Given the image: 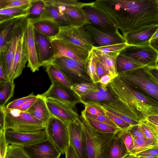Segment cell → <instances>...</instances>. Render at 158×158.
Returning <instances> with one entry per match:
<instances>
[{"label":"cell","mask_w":158,"mask_h":158,"mask_svg":"<svg viewBox=\"0 0 158 158\" xmlns=\"http://www.w3.org/2000/svg\"><path fill=\"white\" fill-rule=\"evenodd\" d=\"M92 6L124 35L158 25V0H97Z\"/></svg>","instance_id":"obj_1"},{"label":"cell","mask_w":158,"mask_h":158,"mask_svg":"<svg viewBox=\"0 0 158 158\" xmlns=\"http://www.w3.org/2000/svg\"><path fill=\"white\" fill-rule=\"evenodd\" d=\"M116 99L127 102L141 115L143 119L152 115H158V102L154 99L134 89L118 76L107 85Z\"/></svg>","instance_id":"obj_2"},{"label":"cell","mask_w":158,"mask_h":158,"mask_svg":"<svg viewBox=\"0 0 158 158\" xmlns=\"http://www.w3.org/2000/svg\"><path fill=\"white\" fill-rule=\"evenodd\" d=\"M85 135L88 158H108L112 141L117 133H107L92 127L81 115L79 116Z\"/></svg>","instance_id":"obj_3"},{"label":"cell","mask_w":158,"mask_h":158,"mask_svg":"<svg viewBox=\"0 0 158 158\" xmlns=\"http://www.w3.org/2000/svg\"><path fill=\"white\" fill-rule=\"evenodd\" d=\"M5 129L21 132H33L44 130L45 125L29 113L16 109H5Z\"/></svg>","instance_id":"obj_4"},{"label":"cell","mask_w":158,"mask_h":158,"mask_svg":"<svg viewBox=\"0 0 158 158\" xmlns=\"http://www.w3.org/2000/svg\"><path fill=\"white\" fill-rule=\"evenodd\" d=\"M83 104L104 109L132 126L139 125L143 119L132 106L121 99L115 98L111 101L90 102Z\"/></svg>","instance_id":"obj_5"},{"label":"cell","mask_w":158,"mask_h":158,"mask_svg":"<svg viewBox=\"0 0 158 158\" xmlns=\"http://www.w3.org/2000/svg\"><path fill=\"white\" fill-rule=\"evenodd\" d=\"M118 76L135 90L158 101V83L154 82L148 74L145 67L118 73Z\"/></svg>","instance_id":"obj_6"},{"label":"cell","mask_w":158,"mask_h":158,"mask_svg":"<svg viewBox=\"0 0 158 158\" xmlns=\"http://www.w3.org/2000/svg\"><path fill=\"white\" fill-rule=\"evenodd\" d=\"M50 64L55 65L61 71L73 85L92 82L86 73L87 61H81L62 57L54 59Z\"/></svg>","instance_id":"obj_7"},{"label":"cell","mask_w":158,"mask_h":158,"mask_svg":"<svg viewBox=\"0 0 158 158\" xmlns=\"http://www.w3.org/2000/svg\"><path fill=\"white\" fill-rule=\"evenodd\" d=\"M27 18H21L17 23L3 52L0 54V60L6 81H9L12 62L17 46L23 33Z\"/></svg>","instance_id":"obj_8"},{"label":"cell","mask_w":158,"mask_h":158,"mask_svg":"<svg viewBox=\"0 0 158 158\" xmlns=\"http://www.w3.org/2000/svg\"><path fill=\"white\" fill-rule=\"evenodd\" d=\"M119 54L144 67H158V51L149 44L127 45Z\"/></svg>","instance_id":"obj_9"},{"label":"cell","mask_w":158,"mask_h":158,"mask_svg":"<svg viewBox=\"0 0 158 158\" xmlns=\"http://www.w3.org/2000/svg\"><path fill=\"white\" fill-rule=\"evenodd\" d=\"M44 130L47 138L61 154H64L66 149L69 144L68 125L56 118L51 116L45 125Z\"/></svg>","instance_id":"obj_10"},{"label":"cell","mask_w":158,"mask_h":158,"mask_svg":"<svg viewBox=\"0 0 158 158\" xmlns=\"http://www.w3.org/2000/svg\"><path fill=\"white\" fill-rule=\"evenodd\" d=\"M53 38L67 41L89 52L94 46L91 37L83 26H69L60 27L58 33Z\"/></svg>","instance_id":"obj_11"},{"label":"cell","mask_w":158,"mask_h":158,"mask_svg":"<svg viewBox=\"0 0 158 158\" xmlns=\"http://www.w3.org/2000/svg\"><path fill=\"white\" fill-rule=\"evenodd\" d=\"M50 39L54 59L64 57L81 61H87L90 52L63 40Z\"/></svg>","instance_id":"obj_12"},{"label":"cell","mask_w":158,"mask_h":158,"mask_svg":"<svg viewBox=\"0 0 158 158\" xmlns=\"http://www.w3.org/2000/svg\"><path fill=\"white\" fill-rule=\"evenodd\" d=\"M68 126L69 144L79 158H88L85 137L79 116L70 122Z\"/></svg>","instance_id":"obj_13"},{"label":"cell","mask_w":158,"mask_h":158,"mask_svg":"<svg viewBox=\"0 0 158 158\" xmlns=\"http://www.w3.org/2000/svg\"><path fill=\"white\" fill-rule=\"evenodd\" d=\"M41 96L64 103L72 108L81 103L80 97L71 87L59 84H51L48 90Z\"/></svg>","instance_id":"obj_14"},{"label":"cell","mask_w":158,"mask_h":158,"mask_svg":"<svg viewBox=\"0 0 158 158\" xmlns=\"http://www.w3.org/2000/svg\"><path fill=\"white\" fill-rule=\"evenodd\" d=\"M83 27L91 37L94 47H102L126 43L123 37L119 31L109 32L90 24L85 25Z\"/></svg>","instance_id":"obj_15"},{"label":"cell","mask_w":158,"mask_h":158,"mask_svg":"<svg viewBox=\"0 0 158 158\" xmlns=\"http://www.w3.org/2000/svg\"><path fill=\"white\" fill-rule=\"evenodd\" d=\"M23 36L28 56L27 67L34 73L41 67L39 62L35 37V29L32 20L27 18Z\"/></svg>","instance_id":"obj_16"},{"label":"cell","mask_w":158,"mask_h":158,"mask_svg":"<svg viewBox=\"0 0 158 158\" xmlns=\"http://www.w3.org/2000/svg\"><path fill=\"white\" fill-rule=\"evenodd\" d=\"M5 137L7 145L15 144L22 146L30 145L47 139L44 129L29 132L5 130Z\"/></svg>","instance_id":"obj_17"},{"label":"cell","mask_w":158,"mask_h":158,"mask_svg":"<svg viewBox=\"0 0 158 158\" xmlns=\"http://www.w3.org/2000/svg\"><path fill=\"white\" fill-rule=\"evenodd\" d=\"M23 148L30 158H60L61 154L48 138Z\"/></svg>","instance_id":"obj_18"},{"label":"cell","mask_w":158,"mask_h":158,"mask_svg":"<svg viewBox=\"0 0 158 158\" xmlns=\"http://www.w3.org/2000/svg\"><path fill=\"white\" fill-rule=\"evenodd\" d=\"M45 99L51 116L59 119L67 125L79 117L78 114L69 106L53 99Z\"/></svg>","instance_id":"obj_19"},{"label":"cell","mask_w":158,"mask_h":158,"mask_svg":"<svg viewBox=\"0 0 158 158\" xmlns=\"http://www.w3.org/2000/svg\"><path fill=\"white\" fill-rule=\"evenodd\" d=\"M92 5V2H89L82 8L89 24L109 32L118 31V29L113 24Z\"/></svg>","instance_id":"obj_20"},{"label":"cell","mask_w":158,"mask_h":158,"mask_svg":"<svg viewBox=\"0 0 158 158\" xmlns=\"http://www.w3.org/2000/svg\"><path fill=\"white\" fill-rule=\"evenodd\" d=\"M35 37L39 62L41 66L45 67L54 59L51 39L35 29Z\"/></svg>","instance_id":"obj_21"},{"label":"cell","mask_w":158,"mask_h":158,"mask_svg":"<svg viewBox=\"0 0 158 158\" xmlns=\"http://www.w3.org/2000/svg\"><path fill=\"white\" fill-rule=\"evenodd\" d=\"M52 4L57 7L59 12L71 26L83 27L85 25L89 24L82 8L72 6Z\"/></svg>","instance_id":"obj_22"},{"label":"cell","mask_w":158,"mask_h":158,"mask_svg":"<svg viewBox=\"0 0 158 158\" xmlns=\"http://www.w3.org/2000/svg\"><path fill=\"white\" fill-rule=\"evenodd\" d=\"M28 60L23 34L14 56L9 81H14L15 79L21 74Z\"/></svg>","instance_id":"obj_23"},{"label":"cell","mask_w":158,"mask_h":158,"mask_svg":"<svg viewBox=\"0 0 158 158\" xmlns=\"http://www.w3.org/2000/svg\"><path fill=\"white\" fill-rule=\"evenodd\" d=\"M44 10L38 19L32 20V22L46 20L52 22L59 27L71 26L70 23L60 13L57 7L54 5L45 2Z\"/></svg>","instance_id":"obj_24"},{"label":"cell","mask_w":158,"mask_h":158,"mask_svg":"<svg viewBox=\"0 0 158 158\" xmlns=\"http://www.w3.org/2000/svg\"><path fill=\"white\" fill-rule=\"evenodd\" d=\"M158 30V25L126 34L123 36L128 45H141L149 43L153 34Z\"/></svg>","instance_id":"obj_25"},{"label":"cell","mask_w":158,"mask_h":158,"mask_svg":"<svg viewBox=\"0 0 158 158\" xmlns=\"http://www.w3.org/2000/svg\"><path fill=\"white\" fill-rule=\"evenodd\" d=\"M81 103L111 101L115 99L110 93L107 85L98 83V88L80 97Z\"/></svg>","instance_id":"obj_26"},{"label":"cell","mask_w":158,"mask_h":158,"mask_svg":"<svg viewBox=\"0 0 158 158\" xmlns=\"http://www.w3.org/2000/svg\"><path fill=\"white\" fill-rule=\"evenodd\" d=\"M38 98L32 106L24 111L42 121L45 125L51 115L47 106L44 98L37 94Z\"/></svg>","instance_id":"obj_27"},{"label":"cell","mask_w":158,"mask_h":158,"mask_svg":"<svg viewBox=\"0 0 158 158\" xmlns=\"http://www.w3.org/2000/svg\"><path fill=\"white\" fill-rule=\"evenodd\" d=\"M22 17H14L0 22V54L4 51L17 23Z\"/></svg>","instance_id":"obj_28"},{"label":"cell","mask_w":158,"mask_h":158,"mask_svg":"<svg viewBox=\"0 0 158 158\" xmlns=\"http://www.w3.org/2000/svg\"><path fill=\"white\" fill-rule=\"evenodd\" d=\"M45 67L52 84H59L71 87L73 84L64 73L55 65L50 64Z\"/></svg>","instance_id":"obj_29"},{"label":"cell","mask_w":158,"mask_h":158,"mask_svg":"<svg viewBox=\"0 0 158 158\" xmlns=\"http://www.w3.org/2000/svg\"><path fill=\"white\" fill-rule=\"evenodd\" d=\"M129 155L122 139L116 134L110 145L108 158H125Z\"/></svg>","instance_id":"obj_30"},{"label":"cell","mask_w":158,"mask_h":158,"mask_svg":"<svg viewBox=\"0 0 158 158\" xmlns=\"http://www.w3.org/2000/svg\"><path fill=\"white\" fill-rule=\"evenodd\" d=\"M34 29L48 38H54L59 33V27L54 23L46 20L32 22Z\"/></svg>","instance_id":"obj_31"},{"label":"cell","mask_w":158,"mask_h":158,"mask_svg":"<svg viewBox=\"0 0 158 158\" xmlns=\"http://www.w3.org/2000/svg\"><path fill=\"white\" fill-rule=\"evenodd\" d=\"M116 67L118 73L127 72L136 69L144 67L141 65L119 53L117 57Z\"/></svg>","instance_id":"obj_32"},{"label":"cell","mask_w":158,"mask_h":158,"mask_svg":"<svg viewBox=\"0 0 158 158\" xmlns=\"http://www.w3.org/2000/svg\"><path fill=\"white\" fill-rule=\"evenodd\" d=\"M133 138V145L129 155H133L146 150L158 148V142L146 138Z\"/></svg>","instance_id":"obj_33"},{"label":"cell","mask_w":158,"mask_h":158,"mask_svg":"<svg viewBox=\"0 0 158 158\" xmlns=\"http://www.w3.org/2000/svg\"><path fill=\"white\" fill-rule=\"evenodd\" d=\"M15 88L14 81H5L0 82V107L5 106L13 96Z\"/></svg>","instance_id":"obj_34"},{"label":"cell","mask_w":158,"mask_h":158,"mask_svg":"<svg viewBox=\"0 0 158 158\" xmlns=\"http://www.w3.org/2000/svg\"><path fill=\"white\" fill-rule=\"evenodd\" d=\"M97 55L100 61L107 69L110 75L115 77L118 76L116 67V58L118 55L103 54Z\"/></svg>","instance_id":"obj_35"},{"label":"cell","mask_w":158,"mask_h":158,"mask_svg":"<svg viewBox=\"0 0 158 158\" xmlns=\"http://www.w3.org/2000/svg\"><path fill=\"white\" fill-rule=\"evenodd\" d=\"M127 45L125 43L102 47L93 46L92 49L97 55L103 54L118 55Z\"/></svg>","instance_id":"obj_36"},{"label":"cell","mask_w":158,"mask_h":158,"mask_svg":"<svg viewBox=\"0 0 158 158\" xmlns=\"http://www.w3.org/2000/svg\"><path fill=\"white\" fill-rule=\"evenodd\" d=\"M97 58V56L92 49L89 52L87 60L86 73L92 82L95 83H98V81L96 68Z\"/></svg>","instance_id":"obj_37"},{"label":"cell","mask_w":158,"mask_h":158,"mask_svg":"<svg viewBox=\"0 0 158 158\" xmlns=\"http://www.w3.org/2000/svg\"><path fill=\"white\" fill-rule=\"evenodd\" d=\"M32 1L33 0L31 3L22 6L0 10V15L14 17H27Z\"/></svg>","instance_id":"obj_38"},{"label":"cell","mask_w":158,"mask_h":158,"mask_svg":"<svg viewBox=\"0 0 158 158\" xmlns=\"http://www.w3.org/2000/svg\"><path fill=\"white\" fill-rule=\"evenodd\" d=\"M71 88L80 97L90 92L97 90L98 83L93 82L77 83L73 84Z\"/></svg>","instance_id":"obj_39"},{"label":"cell","mask_w":158,"mask_h":158,"mask_svg":"<svg viewBox=\"0 0 158 158\" xmlns=\"http://www.w3.org/2000/svg\"><path fill=\"white\" fill-rule=\"evenodd\" d=\"M45 5L44 0H33L27 18L32 20L38 19L42 14Z\"/></svg>","instance_id":"obj_40"},{"label":"cell","mask_w":158,"mask_h":158,"mask_svg":"<svg viewBox=\"0 0 158 158\" xmlns=\"http://www.w3.org/2000/svg\"><path fill=\"white\" fill-rule=\"evenodd\" d=\"M81 115L92 127L99 131L107 133H117L121 130L119 128L114 127L105 123L98 122Z\"/></svg>","instance_id":"obj_41"},{"label":"cell","mask_w":158,"mask_h":158,"mask_svg":"<svg viewBox=\"0 0 158 158\" xmlns=\"http://www.w3.org/2000/svg\"><path fill=\"white\" fill-rule=\"evenodd\" d=\"M5 158H30L23 146L15 144L7 145Z\"/></svg>","instance_id":"obj_42"},{"label":"cell","mask_w":158,"mask_h":158,"mask_svg":"<svg viewBox=\"0 0 158 158\" xmlns=\"http://www.w3.org/2000/svg\"><path fill=\"white\" fill-rule=\"evenodd\" d=\"M98 109L102 110L104 112L105 115L115 123L121 130L126 131L132 126L121 118L112 114L106 110L101 108Z\"/></svg>","instance_id":"obj_43"},{"label":"cell","mask_w":158,"mask_h":158,"mask_svg":"<svg viewBox=\"0 0 158 158\" xmlns=\"http://www.w3.org/2000/svg\"><path fill=\"white\" fill-rule=\"evenodd\" d=\"M81 115L88 118L103 123L114 127L119 128L115 123L105 115H93L88 113L84 110L81 111Z\"/></svg>","instance_id":"obj_44"},{"label":"cell","mask_w":158,"mask_h":158,"mask_svg":"<svg viewBox=\"0 0 158 158\" xmlns=\"http://www.w3.org/2000/svg\"><path fill=\"white\" fill-rule=\"evenodd\" d=\"M45 2L52 4L72 6L82 8L89 3H82L74 0H44Z\"/></svg>","instance_id":"obj_45"},{"label":"cell","mask_w":158,"mask_h":158,"mask_svg":"<svg viewBox=\"0 0 158 158\" xmlns=\"http://www.w3.org/2000/svg\"><path fill=\"white\" fill-rule=\"evenodd\" d=\"M139 125L146 138L152 141L158 142V133L154 131L142 121Z\"/></svg>","instance_id":"obj_46"},{"label":"cell","mask_w":158,"mask_h":158,"mask_svg":"<svg viewBox=\"0 0 158 158\" xmlns=\"http://www.w3.org/2000/svg\"><path fill=\"white\" fill-rule=\"evenodd\" d=\"M35 96L36 95L34 94L33 93H32L27 96L14 100L9 103L5 107V109L6 110L13 109L34 98Z\"/></svg>","instance_id":"obj_47"},{"label":"cell","mask_w":158,"mask_h":158,"mask_svg":"<svg viewBox=\"0 0 158 158\" xmlns=\"http://www.w3.org/2000/svg\"><path fill=\"white\" fill-rule=\"evenodd\" d=\"M117 135L122 139L130 154L133 145L134 141L132 136L126 131L122 130L118 132Z\"/></svg>","instance_id":"obj_48"},{"label":"cell","mask_w":158,"mask_h":158,"mask_svg":"<svg viewBox=\"0 0 158 158\" xmlns=\"http://www.w3.org/2000/svg\"><path fill=\"white\" fill-rule=\"evenodd\" d=\"M126 131L131 134L133 138H146L139 124L132 126Z\"/></svg>","instance_id":"obj_49"},{"label":"cell","mask_w":158,"mask_h":158,"mask_svg":"<svg viewBox=\"0 0 158 158\" xmlns=\"http://www.w3.org/2000/svg\"><path fill=\"white\" fill-rule=\"evenodd\" d=\"M5 129L0 131V158H5L7 145L5 137Z\"/></svg>","instance_id":"obj_50"},{"label":"cell","mask_w":158,"mask_h":158,"mask_svg":"<svg viewBox=\"0 0 158 158\" xmlns=\"http://www.w3.org/2000/svg\"><path fill=\"white\" fill-rule=\"evenodd\" d=\"M96 68L98 81L102 77L105 75H110L107 69L100 61L98 57L96 63Z\"/></svg>","instance_id":"obj_51"},{"label":"cell","mask_w":158,"mask_h":158,"mask_svg":"<svg viewBox=\"0 0 158 158\" xmlns=\"http://www.w3.org/2000/svg\"><path fill=\"white\" fill-rule=\"evenodd\" d=\"M134 156H158V148L149 149L134 155Z\"/></svg>","instance_id":"obj_52"},{"label":"cell","mask_w":158,"mask_h":158,"mask_svg":"<svg viewBox=\"0 0 158 158\" xmlns=\"http://www.w3.org/2000/svg\"><path fill=\"white\" fill-rule=\"evenodd\" d=\"M32 1L31 0H10L9 4L4 8L22 6L31 3Z\"/></svg>","instance_id":"obj_53"},{"label":"cell","mask_w":158,"mask_h":158,"mask_svg":"<svg viewBox=\"0 0 158 158\" xmlns=\"http://www.w3.org/2000/svg\"><path fill=\"white\" fill-rule=\"evenodd\" d=\"M38 98L37 95L31 99L13 109H16L21 112H24L29 109L35 102Z\"/></svg>","instance_id":"obj_54"},{"label":"cell","mask_w":158,"mask_h":158,"mask_svg":"<svg viewBox=\"0 0 158 158\" xmlns=\"http://www.w3.org/2000/svg\"><path fill=\"white\" fill-rule=\"evenodd\" d=\"M85 109L84 110L89 114L94 115H105L102 110L89 106L85 105Z\"/></svg>","instance_id":"obj_55"},{"label":"cell","mask_w":158,"mask_h":158,"mask_svg":"<svg viewBox=\"0 0 158 158\" xmlns=\"http://www.w3.org/2000/svg\"><path fill=\"white\" fill-rule=\"evenodd\" d=\"M64 154L65 158H79L70 144L66 149Z\"/></svg>","instance_id":"obj_56"},{"label":"cell","mask_w":158,"mask_h":158,"mask_svg":"<svg viewBox=\"0 0 158 158\" xmlns=\"http://www.w3.org/2000/svg\"><path fill=\"white\" fill-rule=\"evenodd\" d=\"M115 77L110 75H107L102 77L98 81V83L107 85L110 81Z\"/></svg>","instance_id":"obj_57"},{"label":"cell","mask_w":158,"mask_h":158,"mask_svg":"<svg viewBox=\"0 0 158 158\" xmlns=\"http://www.w3.org/2000/svg\"><path fill=\"white\" fill-rule=\"evenodd\" d=\"M5 106L0 107V131L5 129Z\"/></svg>","instance_id":"obj_58"},{"label":"cell","mask_w":158,"mask_h":158,"mask_svg":"<svg viewBox=\"0 0 158 158\" xmlns=\"http://www.w3.org/2000/svg\"><path fill=\"white\" fill-rule=\"evenodd\" d=\"M5 81H6L5 79L4 73L0 60V82Z\"/></svg>","instance_id":"obj_59"},{"label":"cell","mask_w":158,"mask_h":158,"mask_svg":"<svg viewBox=\"0 0 158 158\" xmlns=\"http://www.w3.org/2000/svg\"><path fill=\"white\" fill-rule=\"evenodd\" d=\"M10 1V0H0V10L4 9Z\"/></svg>","instance_id":"obj_60"},{"label":"cell","mask_w":158,"mask_h":158,"mask_svg":"<svg viewBox=\"0 0 158 158\" xmlns=\"http://www.w3.org/2000/svg\"><path fill=\"white\" fill-rule=\"evenodd\" d=\"M14 17H15L0 15V22L13 18Z\"/></svg>","instance_id":"obj_61"},{"label":"cell","mask_w":158,"mask_h":158,"mask_svg":"<svg viewBox=\"0 0 158 158\" xmlns=\"http://www.w3.org/2000/svg\"><path fill=\"white\" fill-rule=\"evenodd\" d=\"M131 158H158V156H139L136 157L132 155H129Z\"/></svg>","instance_id":"obj_62"},{"label":"cell","mask_w":158,"mask_h":158,"mask_svg":"<svg viewBox=\"0 0 158 158\" xmlns=\"http://www.w3.org/2000/svg\"><path fill=\"white\" fill-rule=\"evenodd\" d=\"M131 158L130 157L128 156L126 158Z\"/></svg>","instance_id":"obj_63"}]
</instances>
